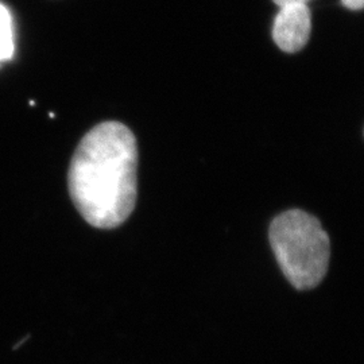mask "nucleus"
<instances>
[{
    "instance_id": "f257e3e1",
    "label": "nucleus",
    "mask_w": 364,
    "mask_h": 364,
    "mask_svg": "<svg viewBox=\"0 0 364 364\" xmlns=\"http://www.w3.org/2000/svg\"><path fill=\"white\" fill-rule=\"evenodd\" d=\"M138 147L132 131L105 122L88 131L72 156L68 186L78 213L90 225L112 230L136 204Z\"/></svg>"
},
{
    "instance_id": "7ed1b4c3",
    "label": "nucleus",
    "mask_w": 364,
    "mask_h": 364,
    "mask_svg": "<svg viewBox=\"0 0 364 364\" xmlns=\"http://www.w3.org/2000/svg\"><path fill=\"white\" fill-rule=\"evenodd\" d=\"M311 30L312 16L308 4H285L274 18L273 39L282 52L297 53L304 49Z\"/></svg>"
},
{
    "instance_id": "423d86ee",
    "label": "nucleus",
    "mask_w": 364,
    "mask_h": 364,
    "mask_svg": "<svg viewBox=\"0 0 364 364\" xmlns=\"http://www.w3.org/2000/svg\"><path fill=\"white\" fill-rule=\"evenodd\" d=\"M273 1L278 7H282V6H285V4H291V3L308 4V1H311V0H273Z\"/></svg>"
},
{
    "instance_id": "20e7f679",
    "label": "nucleus",
    "mask_w": 364,
    "mask_h": 364,
    "mask_svg": "<svg viewBox=\"0 0 364 364\" xmlns=\"http://www.w3.org/2000/svg\"><path fill=\"white\" fill-rule=\"evenodd\" d=\"M15 50L13 16L9 9L0 3V63L11 60Z\"/></svg>"
},
{
    "instance_id": "f03ea898",
    "label": "nucleus",
    "mask_w": 364,
    "mask_h": 364,
    "mask_svg": "<svg viewBox=\"0 0 364 364\" xmlns=\"http://www.w3.org/2000/svg\"><path fill=\"white\" fill-rule=\"evenodd\" d=\"M269 237L277 262L293 287L308 290L323 281L331 240L318 219L299 209L287 210L274 219Z\"/></svg>"
},
{
    "instance_id": "39448f33",
    "label": "nucleus",
    "mask_w": 364,
    "mask_h": 364,
    "mask_svg": "<svg viewBox=\"0 0 364 364\" xmlns=\"http://www.w3.org/2000/svg\"><path fill=\"white\" fill-rule=\"evenodd\" d=\"M340 1L346 9L351 11H359L364 9V0H340Z\"/></svg>"
}]
</instances>
